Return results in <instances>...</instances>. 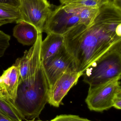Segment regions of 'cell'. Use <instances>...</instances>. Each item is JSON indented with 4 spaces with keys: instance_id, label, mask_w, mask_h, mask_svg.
Wrapping results in <instances>:
<instances>
[{
    "instance_id": "cell-9",
    "label": "cell",
    "mask_w": 121,
    "mask_h": 121,
    "mask_svg": "<svg viewBox=\"0 0 121 121\" xmlns=\"http://www.w3.org/2000/svg\"><path fill=\"white\" fill-rule=\"evenodd\" d=\"M83 73L69 70L64 73L49 90L48 102L51 106L59 107L70 90L76 84Z\"/></svg>"
},
{
    "instance_id": "cell-15",
    "label": "cell",
    "mask_w": 121,
    "mask_h": 121,
    "mask_svg": "<svg viewBox=\"0 0 121 121\" xmlns=\"http://www.w3.org/2000/svg\"><path fill=\"white\" fill-rule=\"evenodd\" d=\"M21 21V16L18 8L0 4V26L8 23Z\"/></svg>"
},
{
    "instance_id": "cell-19",
    "label": "cell",
    "mask_w": 121,
    "mask_h": 121,
    "mask_svg": "<svg viewBox=\"0 0 121 121\" xmlns=\"http://www.w3.org/2000/svg\"><path fill=\"white\" fill-rule=\"evenodd\" d=\"M113 107L118 109H121V92L117 94L114 99Z\"/></svg>"
},
{
    "instance_id": "cell-3",
    "label": "cell",
    "mask_w": 121,
    "mask_h": 121,
    "mask_svg": "<svg viewBox=\"0 0 121 121\" xmlns=\"http://www.w3.org/2000/svg\"><path fill=\"white\" fill-rule=\"evenodd\" d=\"M121 40L114 44L83 73L84 81L94 86L121 79Z\"/></svg>"
},
{
    "instance_id": "cell-11",
    "label": "cell",
    "mask_w": 121,
    "mask_h": 121,
    "mask_svg": "<svg viewBox=\"0 0 121 121\" xmlns=\"http://www.w3.org/2000/svg\"><path fill=\"white\" fill-rule=\"evenodd\" d=\"M65 46L63 35L49 33L44 40L42 41L40 47L41 61H44L59 53Z\"/></svg>"
},
{
    "instance_id": "cell-21",
    "label": "cell",
    "mask_w": 121,
    "mask_h": 121,
    "mask_svg": "<svg viewBox=\"0 0 121 121\" xmlns=\"http://www.w3.org/2000/svg\"><path fill=\"white\" fill-rule=\"evenodd\" d=\"M0 121H12L7 117L0 114Z\"/></svg>"
},
{
    "instance_id": "cell-12",
    "label": "cell",
    "mask_w": 121,
    "mask_h": 121,
    "mask_svg": "<svg viewBox=\"0 0 121 121\" xmlns=\"http://www.w3.org/2000/svg\"><path fill=\"white\" fill-rule=\"evenodd\" d=\"M13 36L23 45H33L36 42L39 33L30 23L24 21L17 23L13 29Z\"/></svg>"
},
{
    "instance_id": "cell-17",
    "label": "cell",
    "mask_w": 121,
    "mask_h": 121,
    "mask_svg": "<svg viewBox=\"0 0 121 121\" xmlns=\"http://www.w3.org/2000/svg\"><path fill=\"white\" fill-rule=\"evenodd\" d=\"M50 121H92L79 116L72 114H61L57 116Z\"/></svg>"
},
{
    "instance_id": "cell-22",
    "label": "cell",
    "mask_w": 121,
    "mask_h": 121,
    "mask_svg": "<svg viewBox=\"0 0 121 121\" xmlns=\"http://www.w3.org/2000/svg\"><path fill=\"white\" fill-rule=\"evenodd\" d=\"M114 3L118 7L121 8V0H113Z\"/></svg>"
},
{
    "instance_id": "cell-2",
    "label": "cell",
    "mask_w": 121,
    "mask_h": 121,
    "mask_svg": "<svg viewBox=\"0 0 121 121\" xmlns=\"http://www.w3.org/2000/svg\"><path fill=\"white\" fill-rule=\"evenodd\" d=\"M49 86L42 66L33 82L25 84L18 81L14 104L24 118L30 120L39 118L48 102Z\"/></svg>"
},
{
    "instance_id": "cell-24",
    "label": "cell",
    "mask_w": 121,
    "mask_h": 121,
    "mask_svg": "<svg viewBox=\"0 0 121 121\" xmlns=\"http://www.w3.org/2000/svg\"><path fill=\"white\" fill-rule=\"evenodd\" d=\"M41 121V120H35V119H32V120H29V121Z\"/></svg>"
},
{
    "instance_id": "cell-10",
    "label": "cell",
    "mask_w": 121,
    "mask_h": 121,
    "mask_svg": "<svg viewBox=\"0 0 121 121\" xmlns=\"http://www.w3.org/2000/svg\"><path fill=\"white\" fill-rule=\"evenodd\" d=\"M20 73L17 67L13 65L4 70L0 76V95L15 101L18 84Z\"/></svg>"
},
{
    "instance_id": "cell-1",
    "label": "cell",
    "mask_w": 121,
    "mask_h": 121,
    "mask_svg": "<svg viewBox=\"0 0 121 121\" xmlns=\"http://www.w3.org/2000/svg\"><path fill=\"white\" fill-rule=\"evenodd\" d=\"M63 36L65 48L74 60L77 72L82 73L121 40L111 32L99 14L91 25L78 24Z\"/></svg>"
},
{
    "instance_id": "cell-14",
    "label": "cell",
    "mask_w": 121,
    "mask_h": 121,
    "mask_svg": "<svg viewBox=\"0 0 121 121\" xmlns=\"http://www.w3.org/2000/svg\"><path fill=\"white\" fill-rule=\"evenodd\" d=\"M0 106L7 118L12 121H22L25 118L10 99L0 95Z\"/></svg>"
},
{
    "instance_id": "cell-4",
    "label": "cell",
    "mask_w": 121,
    "mask_h": 121,
    "mask_svg": "<svg viewBox=\"0 0 121 121\" xmlns=\"http://www.w3.org/2000/svg\"><path fill=\"white\" fill-rule=\"evenodd\" d=\"M121 92L119 80L110 81L103 84L90 86L85 102L91 111L102 112L113 107L114 99Z\"/></svg>"
},
{
    "instance_id": "cell-23",
    "label": "cell",
    "mask_w": 121,
    "mask_h": 121,
    "mask_svg": "<svg viewBox=\"0 0 121 121\" xmlns=\"http://www.w3.org/2000/svg\"><path fill=\"white\" fill-rule=\"evenodd\" d=\"M0 114H2V115H3V116H4L7 117H6V116L5 114V113H4L3 112V111H2V109H1L0 106Z\"/></svg>"
},
{
    "instance_id": "cell-5",
    "label": "cell",
    "mask_w": 121,
    "mask_h": 121,
    "mask_svg": "<svg viewBox=\"0 0 121 121\" xmlns=\"http://www.w3.org/2000/svg\"><path fill=\"white\" fill-rule=\"evenodd\" d=\"M18 9L21 21L34 26L39 33L43 32L44 26L53 11L48 0H20Z\"/></svg>"
},
{
    "instance_id": "cell-6",
    "label": "cell",
    "mask_w": 121,
    "mask_h": 121,
    "mask_svg": "<svg viewBox=\"0 0 121 121\" xmlns=\"http://www.w3.org/2000/svg\"><path fill=\"white\" fill-rule=\"evenodd\" d=\"M42 33H39L36 42L29 50H26L21 58H18L13 65L18 68L20 73L19 81L25 84L33 82L37 72L42 65L40 47Z\"/></svg>"
},
{
    "instance_id": "cell-13",
    "label": "cell",
    "mask_w": 121,
    "mask_h": 121,
    "mask_svg": "<svg viewBox=\"0 0 121 121\" xmlns=\"http://www.w3.org/2000/svg\"><path fill=\"white\" fill-rule=\"evenodd\" d=\"M69 12L76 14L79 18L80 24L87 26L91 25L99 11L100 8L80 6L74 4L63 5Z\"/></svg>"
},
{
    "instance_id": "cell-20",
    "label": "cell",
    "mask_w": 121,
    "mask_h": 121,
    "mask_svg": "<svg viewBox=\"0 0 121 121\" xmlns=\"http://www.w3.org/2000/svg\"><path fill=\"white\" fill-rule=\"evenodd\" d=\"M62 5H67L70 4H77L78 3L86 0H59Z\"/></svg>"
},
{
    "instance_id": "cell-7",
    "label": "cell",
    "mask_w": 121,
    "mask_h": 121,
    "mask_svg": "<svg viewBox=\"0 0 121 121\" xmlns=\"http://www.w3.org/2000/svg\"><path fill=\"white\" fill-rule=\"evenodd\" d=\"M41 63L48 82L49 90L64 73L69 70L76 71L74 60L65 47L59 53L47 60L41 61Z\"/></svg>"
},
{
    "instance_id": "cell-8",
    "label": "cell",
    "mask_w": 121,
    "mask_h": 121,
    "mask_svg": "<svg viewBox=\"0 0 121 121\" xmlns=\"http://www.w3.org/2000/svg\"><path fill=\"white\" fill-rule=\"evenodd\" d=\"M80 19L77 15L67 10L63 5L53 10L45 22L43 32L63 35L77 25Z\"/></svg>"
},
{
    "instance_id": "cell-18",
    "label": "cell",
    "mask_w": 121,
    "mask_h": 121,
    "mask_svg": "<svg viewBox=\"0 0 121 121\" xmlns=\"http://www.w3.org/2000/svg\"><path fill=\"white\" fill-rule=\"evenodd\" d=\"M0 4L18 8L20 5V0H0Z\"/></svg>"
},
{
    "instance_id": "cell-16",
    "label": "cell",
    "mask_w": 121,
    "mask_h": 121,
    "mask_svg": "<svg viewBox=\"0 0 121 121\" xmlns=\"http://www.w3.org/2000/svg\"><path fill=\"white\" fill-rule=\"evenodd\" d=\"M10 36L0 30V58L2 57L9 47Z\"/></svg>"
}]
</instances>
